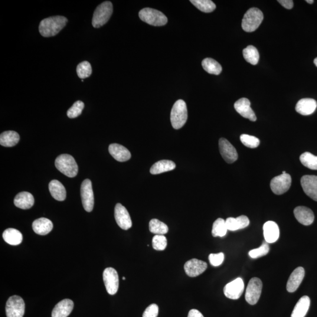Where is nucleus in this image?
<instances>
[{
	"label": "nucleus",
	"instance_id": "nucleus-1",
	"mask_svg": "<svg viewBox=\"0 0 317 317\" xmlns=\"http://www.w3.org/2000/svg\"><path fill=\"white\" fill-rule=\"evenodd\" d=\"M68 19L63 16H54L45 18L40 22L39 31L44 37H54L66 25Z\"/></svg>",
	"mask_w": 317,
	"mask_h": 317
},
{
	"label": "nucleus",
	"instance_id": "nucleus-2",
	"mask_svg": "<svg viewBox=\"0 0 317 317\" xmlns=\"http://www.w3.org/2000/svg\"><path fill=\"white\" fill-rule=\"evenodd\" d=\"M188 119L187 106L184 100H179L173 105L171 113V121L173 128L181 129Z\"/></svg>",
	"mask_w": 317,
	"mask_h": 317
},
{
	"label": "nucleus",
	"instance_id": "nucleus-3",
	"mask_svg": "<svg viewBox=\"0 0 317 317\" xmlns=\"http://www.w3.org/2000/svg\"><path fill=\"white\" fill-rule=\"evenodd\" d=\"M59 171L69 178H74L78 174V167L75 159L70 155L63 154L57 157L55 162Z\"/></svg>",
	"mask_w": 317,
	"mask_h": 317
},
{
	"label": "nucleus",
	"instance_id": "nucleus-4",
	"mask_svg": "<svg viewBox=\"0 0 317 317\" xmlns=\"http://www.w3.org/2000/svg\"><path fill=\"white\" fill-rule=\"evenodd\" d=\"M264 18L263 12L257 8H251L244 14L241 27L244 31L251 32L259 27Z\"/></svg>",
	"mask_w": 317,
	"mask_h": 317
},
{
	"label": "nucleus",
	"instance_id": "nucleus-5",
	"mask_svg": "<svg viewBox=\"0 0 317 317\" xmlns=\"http://www.w3.org/2000/svg\"><path fill=\"white\" fill-rule=\"evenodd\" d=\"M113 12V5L110 1H105L98 5L95 10L92 24L94 28H100L107 23Z\"/></svg>",
	"mask_w": 317,
	"mask_h": 317
},
{
	"label": "nucleus",
	"instance_id": "nucleus-6",
	"mask_svg": "<svg viewBox=\"0 0 317 317\" xmlns=\"http://www.w3.org/2000/svg\"><path fill=\"white\" fill-rule=\"evenodd\" d=\"M139 16L142 21L153 26H163L168 22L166 16L155 9L143 8L139 11Z\"/></svg>",
	"mask_w": 317,
	"mask_h": 317
},
{
	"label": "nucleus",
	"instance_id": "nucleus-7",
	"mask_svg": "<svg viewBox=\"0 0 317 317\" xmlns=\"http://www.w3.org/2000/svg\"><path fill=\"white\" fill-rule=\"evenodd\" d=\"M25 308V303L21 297L18 296L10 297L6 303V317H23Z\"/></svg>",
	"mask_w": 317,
	"mask_h": 317
},
{
	"label": "nucleus",
	"instance_id": "nucleus-8",
	"mask_svg": "<svg viewBox=\"0 0 317 317\" xmlns=\"http://www.w3.org/2000/svg\"><path fill=\"white\" fill-rule=\"evenodd\" d=\"M263 283L259 278L254 277L248 284L245 299L250 305H255L260 299Z\"/></svg>",
	"mask_w": 317,
	"mask_h": 317
},
{
	"label": "nucleus",
	"instance_id": "nucleus-9",
	"mask_svg": "<svg viewBox=\"0 0 317 317\" xmlns=\"http://www.w3.org/2000/svg\"><path fill=\"white\" fill-rule=\"evenodd\" d=\"M81 195L83 207L87 211H92L94 205V196L92 182L90 179L84 180L82 183Z\"/></svg>",
	"mask_w": 317,
	"mask_h": 317
},
{
	"label": "nucleus",
	"instance_id": "nucleus-10",
	"mask_svg": "<svg viewBox=\"0 0 317 317\" xmlns=\"http://www.w3.org/2000/svg\"><path fill=\"white\" fill-rule=\"evenodd\" d=\"M292 185V177L289 174H282L276 176L270 183L271 191L274 194L280 195L289 190Z\"/></svg>",
	"mask_w": 317,
	"mask_h": 317
},
{
	"label": "nucleus",
	"instance_id": "nucleus-11",
	"mask_svg": "<svg viewBox=\"0 0 317 317\" xmlns=\"http://www.w3.org/2000/svg\"><path fill=\"white\" fill-rule=\"evenodd\" d=\"M103 280L107 292L110 295L115 294L119 289V276L112 267L106 268L103 273Z\"/></svg>",
	"mask_w": 317,
	"mask_h": 317
},
{
	"label": "nucleus",
	"instance_id": "nucleus-12",
	"mask_svg": "<svg viewBox=\"0 0 317 317\" xmlns=\"http://www.w3.org/2000/svg\"><path fill=\"white\" fill-rule=\"evenodd\" d=\"M244 290V283L242 279L237 278L225 286L224 294L228 299L237 300L242 295Z\"/></svg>",
	"mask_w": 317,
	"mask_h": 317
},
{
	"label": "nucleus",
	"instance_id": "nucleus-13",
	"mask_svg": "<svg viewBox=\"0 0 317 317\" xmlns=\"http://www.w3.org/2000/svg\"><path fill=\"white\" fill-rule=\"evenodd\" d=\"M220 154L228 163H233L238 159V153L234 147L226 139L220 138L218 142Z\"/></svg>",
	"mask_w": 317,
	"mask_h": 317
},
{
	"label": "nucleus",
	"instance_id": "nucleus-14",
	"mask_svg": "<svg viewBox=\"0 0 317 317\" xmlns=\"http://www.w3.org/2000/svg\"><path fill=\"white\" fill-rule=\"evenodd\" d=\"M115 218L117 225L123 230L131 228L132 222L127 209L121 204H117L115 208Z\"/></svg>",
	"mask_w": 317,
	"mask_h": 317
},
{
	"label": "nucleus",
	"instance_id": "nucleus-15",
	"mask_svg": "<svg viewBox=\"0 0 317 317\" xmlns=\"http://www.w3.org/2000/svg\"><path fill=\"white\" fill-rule=\"evenodd\" d=\"M304 192L312 198L313 200L317 202V176L314 175H306L301 179Z\"/></svg>",
	"mask_w": 317,
	"mask_h": 317
},
{
	"label": "nucleus",
	"instance_id": "nucleus-16",
	"mask_svg": "<svg viewBox=\"0 0 317 317\" xmlns=\"http://www.w3.org/2000/svg\"><path fill=\"white\" fill-rule=\"evenodd\" d=\"M208 264L204 261L193 259L185 264L184 269L189 277H195L201 275L207 269Z\"/></svg>",
	"mask_w": 317,
	"mask_h": 317
},
{
	"label": "nucleus",
	"instance_id": "nucleus-17",
	"mask_svg": "<svg viewBox=\"0 0 317 317\" xmlns=\"http://www.w3.org/2000/svg\"><path fill=\"white\" fill-rule=\"evenodd\" d=\"M250 106V101L245 98L238 100L234 105L235 109L241 116L254 122L256 121L257 117Z\"/></svg>",
	"mask_w": 317,
	"mask_h": 317
},
{
	"label": "nucleus",
	"instance_id": "nucleus-18",
	"mask_svg": "<svg viewBox=\"0 0 317 317\" xmlns=\"http://www.w3.org/2000/svg\"><path fill=\"white\" fill-rule=\"evenodd\" d=\"M305 276V270L302 267H297L291 274L287 284V290L289 293H294L298 289Z\"/></svg>",
	"mask_w": 317,
	"mask_h": 317
},
{
	"label": "nucleus",
	"instance_id": "nucleus-19",
	"mask_svg": "<svg viewBox=\"0 0 317 317\" xmlns=\"http://www.w3.org/2000/svg\"><path fill=\"white\" fill-rule=\"evenodd\" d=\"M294 214L299 223L305 225H311L315 220V214L313 211L305 207H297L294 209Z\"/></svg>",
	"mask_w": 317,
	"mask_h": 317
},
{
	"label": "nucleus",
	"instance_id": "nucleus-20",
	"mask_svg": "<svg viewBox=\"0 0 317 317\" xmlns=\"http://www.w3.org/2000/svg\"><path fill=\"white\" fill-rule=\"evenodd\" d=\"M264 237L267 243H274L279 239V227L275 222L269 221L263 225Z\"/></svg>",
	"mask_w": 317,
	"mask_h": 317
},
{
	"label": "nucleus",
	"instance_id": "nucleus-21",
	"mask_svg": "<svg viewBox=\"0 0 317 317\" xmlns=\"http://www.w3.org/2000/svg\"><path fill=\"white\" fill-rule=\"evenodd\" d=\"M74 309V303L70 299H64L59 302L52 312V317H67Z\"/></svg>",
	"mask_w": 317,
	"mask_h": 317
},
{
	"label": "nucleus",
	"instance_id": "nucleus-22",
	"mask_svg": "<svg viewBox=\"0 0 317 317\" xmlns=\"http://www.w3.org/2000/svg\"><path fill=\"white\" fill-rule=\"evenodd\" d=\"M109 152L110 155L118 162H126L131 158V154L128 149L117 143L110 144L109 146Z\"/></svg>",
	"mask_w": 317,
	"mask_h": 317
},
{
	"label": "nucleus",
	"instance_id": "nucleus-23",
	"mask_svg": "<svg viewBox=\"0 0 317 317\" xmlns=\"http://www.w3.org/2000/svg\"><path fill=\"white\" fill-rule=\"evenodd\" d=\"M317 107L316 101L312 98H303L297 103L296 110L302 115H310L315 112Z\"/></svg>",
	"mask_w": 317,
	"mask_h": 317
},
{
	"label": "nucleus",
	"instance_id": "nucleus-24",
	"mask_svg": "<svg viewBox=\"0 0 317 317\" xmlns=\"http://www.w3.org/2000/svg\"><path fill=\"white\" fill-rule=\"evenodd\" d=\"M32 226L35 233L44 236L51 231L53 228V224L48 218L42 217L35 220Z\"/></svg>",
	"mask_w": 317,
	"mask_h": 317
},
{
	"label": "nucleus",
	"instance_id": "nucleus-25",
	"mask_svg": "<svg viewBox=\"0 0 317 317\" xmlns=\"http://www.w3.org/2000/svg\"><path fill=\"white\" fill-rule=\"evenodd\" d=\"M14 205L16 207L21 209H29L34 204V198L30 193L22 192L15 196Z\"/></svg>",
	"mask_w": 317,
	"mask_h": 317
},
{
	"label": "nucleus",
	"instance_id": "nucleus-26",
	"mask_svg": "<svg viewBox=\"0 0 317 317\" xmlns=\"http://www.w3.org/2000/svg\"><path fill=\"white\" fill-rule=\"evenodd\" d=\"M225 221L227 230L233 231L243 229L248 226L250 224L249 219L244 215L237 218H227Z\"/></svg>",
	"mask_w": 317,
	"mask_h": 317
},
{
	"label": "nucleus",
	"instance_id": "nucleus-27",
	"mask_svg": "<svg viewBox=\"0 0 317 317\" xmlns=\"http://www.w3.org/2000/svg\"><path fill=\"white\" fill-rule=\"evenodd\" d=\"M49 190L55 200L64 201L66 199L67 192L63 184L57 180H53L49 184Z\"/></svg>",
	"mask_w": 317,
	"mask_h": 317
},
{
	"label": "nucleus",
	"instance_id": "nucleus-28",
	"mask_svg": "<svg viewBox=\"0 0 317 317\" xmlns=\"http://www.w3.org/2000/svg\"><path fill=\"white\" fill-rule=\"evenodd\" d=\"M310 299L308 296L302 297L297 302L291 317H305L310 306Z\"/></svg>",
	"mask_w": 317,
	"mask_h": 317
},
{
	"label": "nucleus",
	"instance_id": "nucleus-29",
	"mask_svg": "<svg viewBox=\"0 0 317 317\" xmlns=\"http://www.w3.org/2000/svg\"><path fill=\"white\" fill-rule=\"evenodd\" d=\"M2 237L6 243L12 246H17L22 241V235L20 231L15 228H7L2 234Z\"/></svg>",
	"mask_w": 317,
	"mask_h": 317
},
{
	"label": "nucleus",
	"instance_id": "nucleus-30",
	"mask_svg": "<svg viewBox=\"0 0 317 317\" xmlns=\"http://www.w3.org/2000/svg\"><path fill=\"white\" fill-rule=\"evenodd\" d=\"M176 168L174 162L169 160H162L157 162L150 169V172L152 175H158L161 173L171 171Z\"/></svg>",
	"mask_w": 317,
	"mask_h": 317
},
{
	"label": "nucleus",
	"instance_id": "nucleus-31",
	"mask_svg": "<svg viewBox=\"0 0 317 317\" xmlns=\"http://www.w3.org/2000/svg\"><path fill=\"white\" fill-rule=\"evenodd\" d=\"M19 140L18 133L12 130L3 132L0 135V144L2 146H14L17 144Z\"/></svg>",
	"mask_w": 317,
	"mask_h": 317
},
{
	"label": "nucleus",
	"instance_id": "nucleus-32",
	"mask_svg": "<svg viewBox=\"0 0 317 317\" xmlns=\"http://www.w3.org/2000/svg\"><path fill=\"white\" fill-rule=\"evenodd\" d=\"M202 65L204 69L209 74L218 75L221 73V65L213 59L205 58L203 60Z\"/></svg>",
	"mask_w": 317,
	"mask_h": 317
},
{
	"label": "nucleus",
	"instance_id": "nucleus-33",
	"mask_svg": "<svg viewBox=\"0 0 317 317\" xmlns=\"http://www.w3.org/2000/svg\"><path fill=\"white\" fill-rule=\"evenodd\" d=\"M243 57L248 63L256 65L259 63V53L257 48L253 45H249L243 51Z\"/></svg>",
	"mask_w": 317,
	"mask_h": 317
},
{
	"label": "nucleus",
	"instance_id": "nucleus-34",
	"mask_svg": "<svg viewBox=\"0 0 317 317\" xmlns=\"http://www.w3.org/2000/svg\"><path fill=\"white\" fill-rule=\"evenodd\" d=\"M149 230L151 233L156 235H163L168 233V225L163 222L153 218L149 222Z\"/></svg>",
	"mask_w": 317,
	"mask_h": 317
},
{
	"label": "nucleus",
	"instance_id": "nucleus-35",
	"mask_svg": "<svg viewBox=\"0 0 317 317\" xmlns=\"http://www.w3.org/2000/svg\"><path fill=\"white\" fill-rule=\"evenodd\" d=\"M191 2L199 10L204 12H213L216 8L214 3L211 0H191Z\"/></svg>",
	"mask_w": 317,
	"mask_h": 317
},
{
	"label": "nucleus",
	"instance_id": "nucleus-36",
	"mask_svg": "<svg viewBox=\"0 0 317 317\" xmlns=\"http://www.w3.org/2000/svg\"><path fill=\"white\" fill-rule=\"evenodd\" d=\"M227 228L225 221L221 218H218L214 222L211 233L213 237H224L227 233Z\"/></svg>",
	"mask_w": 317,
	"mask_h": 317
},
{
	"label": "nucleus",
	"instance_id": "nucleus-37",
	"mask_svg": "<svg viewBox=\"0 0 317 317\" xmlns=\"http://www.w3.org/2000/svg\"><path fill=\"white\" fill-rule=\"evenodd\" d=\"M300 160L302 164L306 168L317 170V156L310 152L303 153L300 157Z\"/></svg>",
	"mask_w": 317,
	"mask_h": 317
},
{
	"label": "nucleus",
	"instance_id": "nucleus-38",
	"mask_svg": "<svg viewBox=\"0 0 317 317\" xmlns=\"http://www.w3.org/2000/svg\"><path fill=\"white\" fill-rule=\"evenodd\" d=\"M92 67L89 62L84 61L80 63L77 67V73L81 79H85V78L89 77L92 74Z\"/></svg>",
	"mask_w": 317,
	"mask_h": 317
},
{
	"label": "nucleus",
	"instance_id": "nucleus-39",
	"mask_svg": "<svg viewBox=\"0 0 317 317\" xmlns=\"http://www.w3.org/2000/svg\"><path fill=\"white\" fill-rule=\"evenodd\" d=\"M241 143L247 148L253 149L257 148L260 145V140L253 136L243 134L240 136Z\"/></svg>",
	"mask_w": 317,
	"mask_h": 317
},
{
	"label": "nucleus",
	"instance_id": "nucleus-40",
	"mask_svg": "<svg viewBox=\"0 0 317 317\" xmlns=\"http://www.w3.org/2000/svg\"><path fill=\"white\" fill-rule=\"evenodd\" d=\"M84 108V103L81 101H78L68 110L67 115L70 118H75L81 115Z\"/></svg>",
	"mask_w": 317,
	"mask_h": 317
},
{
	"label": "nucleus",
	"instance_id": "nucleus-41",
	"mask_svg": "<svg viewBox=\"0 0 317 317\" xmlns=\"http://www.w3.org/2000/svg\"><path fill=\"white\" fill-rule=\"evenodd\" d=\"M167 239L164 235H155L153 237L152 246L156 250H164L167 246Z\"/></svg>",
	"mask_w": 317,
	"mask_h": 317
},
{
	"label": "nucleus",
	"instance_id": "nucleus-42",
	"mask_svg": "<svg viewBox=\"0 0 317 317\" xmlns=\"http://www.w3.org/2000/svg\"><path fill=\"white\" fill-rule=\"evenodd\" d=\"M270 251V247L269 244L267 243H264L261 246L256 249L251 250L248 253L250 257L252 259H257L266 256L269 253Z\"/></svg>",
	"mask_w": 317,
	"mask_h": 317
},
{
	"label": "nucleus",
	"instance_id": "nucleus-43",
	"mask_svg": "<svg viewBox=\"0 0 317 317\" xmlns=\"http://www.w3.org/2000/svg\"><path fill=\"white\" fill-rule=\"evenodd\" d=\"M209 260L211 266H219L224 261V254L223 253L211 254L209 255Z\"/></svg>",
	"mask_w": 317,
	"mask_h": 317
},
{
	"label": "nucleus",
	"instance_id": "nucleus-44",
	"mask_svg": "<svg viewBox=\"0 0 317 317\" xmlns=\"http://www.w3.org/2000/svg\"><path fill=\"white\" fill-rule=\"evenodd\" d=\"M159 314V307L156 304H152L147 307L143 314V317H157Z\"/></svg>",
	"mask_w": 317,
	"mask_h": 317
},
{
	"label": "nucleus",
	"instance_id": "nucleus-45",
	"mask_svg": "<svg viewBox=\"0 0 317 317\" xmlns=\"http://www.w3.org/2000/svg\"><path fill=\"white\" fill-rule=\"evenodd\" d=\"M278 2L287 9H290L293 7L294 3L292 0H279Z\"/></svg>",
	"mask_w": 317,
	"mask_h": 317
},
{
	"label": "nucleus",
	"instance_id": "nucleus-46",
	"mask_svg": "<svg viewBox=\"0 0 317 317\" xmlns=\"http://www.w3.org/2000/svg\"><path fill=\"white\" fill-rule=\"evenodd\" d=\"M188 317H204V316L198 310L192 309L189 312Z\"/></svg>",
	"mask_w": 317,
	"mask_h": 317
},
{
	"label": "nucleus",
	"instance_id": "nucleus-47",
	"mask_svg": "<svg viewBox=\"0 0 317 317\" xmlns=\"http://www.w3.org/2000/svg\"><path fill=\"white\" fill-rule=\"evenodd\" d=\"M306 2H308L309 4H313V2H315L313 0H306Z\"/></svg>",
	"mask_w": 317,
	"mask_h": 317
},
{
	"label": "nucleus",
	"instance_id": "nucleus-48",
	"mask_svg": "<svg viewBox=\"0 0 317 317\" xmlns=\"http://www.w3.org/2000/svg\"><path fill=\"white\" fill-rule=\"evenodd\" d=\"M314 63H315L316 66L317 67V58H316L315 61H314Z\"/></svg>",
	"mask_w": 317,
	"mask_h": 317
},
{
	"label": "nucleus",
	"instance_id": "nucleus-49",
	"mask_svg": "<svg viewBox=\"0 0 317 317\" xmlns=\"http://www.w3.org/2000/svg\"><path fill=\"white\" fill-rule=\"evenodd\" d=\"M286 172L285 171H283L282 174H286Z\"/></svg>",
	"mask_w": 317,
	"mask_h": 317
},
{
	"label": "nucleus",
	"instance_id": "nucleus-50",
	"mask_svg": "<svg viewBox=\"0 0 317 317\" xmlns=\"http://www.w3.org/2000/svg\"><path fill=\"white\" fill-rule=\"evenodd\" d=\"M122 279H123V280H125V279H126V278H125V277H123V278H122Z\"/></svg>",
	"mask_w": 317,
	"mask_h": 317
}]
</instances>
